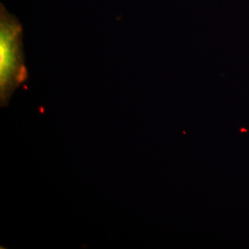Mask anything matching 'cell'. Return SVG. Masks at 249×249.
<instances>
[{"instance_id": "1", "label": "cell", "mask_w": 249, "mask_h": 249, "mask_svg": "<svg viewBox=\"0 0 249 249\" xmlns=\"http://www.w3.org/2000/svg\"><path fill=\"white\" fill-rule=\"evenodd\" d=\"M22 24L0 7V101L6 106L15 91L28 79Z\"/></svg>"}]
</instances>
